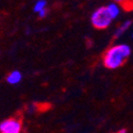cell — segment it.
<instances>
[{
    "instance_id": "6da1fadb",
    "label": "cell",
    "mask_w": 133,
    "mask_h": 133,
    "mask_svg": "<svg viewBox=\"0 0 133 133\" xmlns=\"http://www.w3.org/2000/svg\"><path fill=\"white\" fill-rule=\"evenodd\" d=\"M131 48L126 44H118L108 49L103 55V65L109 69H116L123 66L130 57Z\"/></svg>"
},
{
    "instance_id": "7a4b0ae2",
    "label": "cell",
    "mask_w": 133,
    "mask_h": 133,
    "mask_svg": "<svg viewBox=\"0 0 133 133\" xmlns=\"http://www.w3.org/2000/svg\"><path fill=\"white\" fill-rule=\"evenodd\" d=\"M112 17L110 16L107 6L98 8L91 16V23L96 29H107L112 24Z\"/></svg>"
},
{
    "instance_id": "3957f363",
    "label": "cell",
    "mask_w": 133,
    "mask_h": 133,
    "mask_svg": "<svg viewBox=\"0 0 133 133\" xmlns=\"http://www.w3.org/2000/svg\"><path fill=\"white\" fill-rule=\"evenodd\" d=\"M23 120L20 117H11L0 123V133H21Z\"/></svg>"
},
{
    "instance_id": "277c9868",
    "label": "cell",
    "mask_w": 133,
    "mask_h": 133,
    "mask_svg": "<svg viewBox=\"0 0 133 133\" xmlns=\"http://www.w3.org/2000/svg\"><path fill=\"white\" fill-rule=\"evenodd\" d=\"M21 79H23V75H21V72L18 71V70H13L12 72H10L9 76L6 77L8 83L12 84V85L18 84L21 81Z\"/></svg>"
},
{
    "instance_id": "5b68a950",
    "label": "cell",
    "mask_w": 133,
    "mask_h": 133,
    "mask_svg": "<svg viewBox=\"0 0 133 133\" xmlns=\"http://www.w3.org/2000/svg\"><path fill=\"white\" fill-rule=\"evenodd\" d=\"M107 10H108L110 16L112 17V19H115L116 17H118L119 14H120V11H121V10H120V6H119L117 3H115V2L109 3V4L107 5Z\"/></svg>"
},
{
    "instance_id": "8992f818",
    "label": "cell",
    "mask_w": 133,
    "mask_h": 133,
    "mask_svg": "<svg viewBox=\"0 0 133 133\" xmlns=\"http://www.w3.org/2000/svg\"><path fill=\"white\" fill-rule=\"evenodd\" d=\"M131 24H132L131 20H126V21H124V23L116 29V31H115V37H119L120 35H123L124 33L130 28Z\"/></svg>"
},
{
    "instance_id": "52a82bcc",
    "label": "cell",
    "mask_w": 133,
    "mask_h": 133,
    "mask_svg": "<svg viewBox=\"0 0 133 133\" xmlns=\"http://www.w3.org/2000/svg\"><path fill=\"white\" fill-rule=\"evenodd\" d=\"M47 9V1L46 0H37V1L34 3V6H33V11L35 13H39L41 11Z\"/></svg>"
},
{
    "instance_id": "ba28073f",
    "label": "cell",
    "mask_w": 133,
    "mask_h": 133,
    "mask_svg": "<svg viewBox=\"0 0 133 133\" xmlns=\"http://www.w3.org/2000/svg\"><path fill=\"white\" fill-rule=\"evenodd\" d=\"M47 14H48V10L45 9V10L41 11V12L38 13V16H39L41 18H44V17H46V16H47Z\"/></svg>"
},
{
    "instance_id": "9c48e42d",
    "label": "cell",
    "mask_w": 133,
    "mask_h": 133,
    "mask_svg": "<svg viewBox=\"0 0 133 133\" xmlns=\"http://www.w3.org/2000/svg\"><path fill=\"white\" fill-rule=\"evenodd\" d=\"M124 1H125V0H114V2H115V3H117V4H118V3H120V2H124Z\"/></svg>"
},
{
    "instance_id": "30bf717a",
    "label": "cell",
    "mask_w": 133,
    "mask_h": 133,
    "mask_svg": "<svg viewBox=\"0 0 133 133\" xmlns=\"http://www.w3.org/2000/svg\"><path fill=\"white\" fill-rule=\"evenodd\" d=\"M132 38H133V33H132Z\"/></svg>"
}]
</instances>
